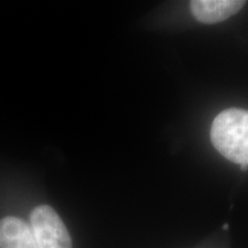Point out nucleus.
Here are the masks:
<instances>
[{
  "instance_id": "f257e3e1",
  "label": "nucleus",
  "mask_w": 248,
  "mask_h": 248,
  "mask_svg": "<svg viewBox=\"0 0 248 248\" xmlns=\"http://www.w3.org/2000/svg\"><path fill=\"white\" fill-rule=\"evenodd\" d=\"M210 138L225 159L248 167V110L229 108L219 113L212 124Z\"/></svg>"
},
{
  "instance_id": "39448f33",
  "label": "nucleus",
  "mask_w": 248,
  "mask_h": 248,
  "mask_svg": "<svg viewBox=\"0 0 248 248\" xmlns=\"http://www.w3.org/2000/svg\"><path fill=\"white\" fill-rule=\"evenodd\" d=\"M241 167V169H243L244 170V171H245V170H246L247 169V167L246 166H240Z\"/></svg>"
},
{
  "instance_id": "f03ea898",
  "label": "nucleus",
  "mask_w": 248,
  "mask_h": 248,
  "mask_svg": "<svg viewBox=\"0 0 248 248\" xmlns=\"http://www.w3.org/2000/svg\"><path fill=\"white\" fill-rule=\"evenodd\" d=\"M30 228L38 248H73L66 225L47 204L36 207L31 212Z\"/></svg>"
},
{
  "instance_id": "7ed1b4c3",
  "label": "nucleus",
  "mask_w": 248,
  "mask_h": 248,
  "mask_svg": "<svg viewBox=\"0 0 248 248\" xmlns=\"http://www.w3.org/2000/svg\"><path fill=\"white\" fill-rule=\"evenodd\" d=\"M246 2L241 0H193L191 13L199 22L212 24L228 20L237 14Z\"/></svg>"
},
{
  "instance_id": "20e7f679",
  "label": "nucleus",
  "mask_w": 248,
  "mask_h": 248,
  "mask_svg": "<svg viewBox=\"0 0 248 248\" xmlns=\"http://www.w3.org/2000/svg\"><path fill=\"white\" fill-rule=\"evenodd\" d=\"M0 248H38L31 231L23 219L8 216L0 219Z\"/></svg>"
}]
</instances>
